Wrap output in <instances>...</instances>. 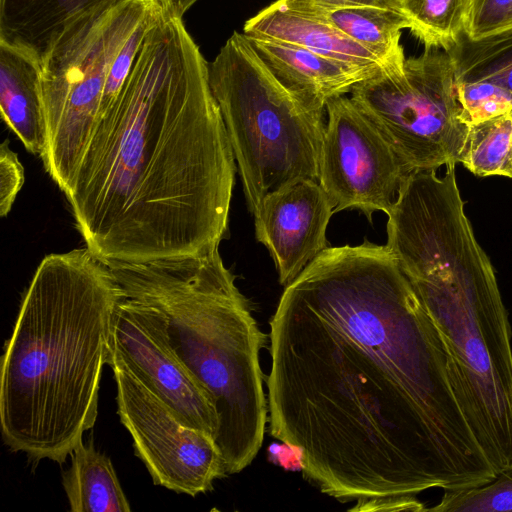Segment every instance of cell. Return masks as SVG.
<instances>
[{
  "instance_id": "6da1fadb",
  "label": "cell",
  "mask_w": 512,
  "mask_h": 512,
  "mask_svg": "<svg viewBox=\"0 0 512 512\" xmlns=\"http://www.w3.org/2000/svg\"><path fill=\"white\" fill-rule=\"evenodd\" d=\"M269 338V433L350 511H426L419 493L495 476L444 342L386 245L325 249L285 287Z\"/></svg>"
},
{
  "instance_id": "7a4b0ae2",
  "label": "cell",
  "mask_w": 512,
  "mask_h": 512,
  "mask_svg": "<svg viewBox=\"0 0 512 512\" xmlns=\"http://www.w3.org/2000/svg\"><path fill=\"white\" fill-rule=\"evenodd\" d=\"M208 70L182 17L166 8L65 193L100 259L197 254L227 237L237 166Z\"/></svg>"
},
{
  "instance_id": "3957f363",
  "label": "cell",
  "mask_w": 512,
  "mask_h": 512,
  "mask_svg": "<svg viewBox=\"0 0 512 512\" xmlns=\"http://www.w3.org/2000/svg\"><path fill=\"white\" fill-rule=\"evenodd\" d=\"M121 297L88 248L41 261L1 358L0 425L11 451L63 464L93 428Z\"/></svg>"
},
{
  "instance_id": "277c9868",
  "label": "cell",
  "mask_w": 512,
  "mask_h": 512,
  "mask_svg": "<svg viewBox=\"0 0 512 512\" xmlns=\"http://www.w3.org/2000/svg\"><path fill=\"white\" fill-rule=\"evenodd\" d=\"M104 262L207 393L219 418L215 442L225 473L241 472L261 448L268 423L260 366L266 335L219 248L147 262Z\"/></svg>"
},
{
  "instance_id": "5b68a950",
  "label": "cell",
  "mask_w": 512,
  "mask_h": 512,
  "mask_svg": "<svg viewBox=\"0 0 512 512\" xmlns=\"http://www.w3.org/2000/svg\"><path fill=\"white\" fill-rule=\"evenodd\" d=\"M398 264L444 342L457 402L498 473L512 465V344L493 266L458 209L422 221Z\"/></svg>"
},
{
  "instance_id": "8992f818",
  "label": "cell",
  "mask_w": 512,
  "mask_h": 512,
  "mask_svg": "<svg viewBox=\"0 0 512 512\" xmlns=\"http://www.w3.org/2000/svg\"><path fill=\"white\" fill-rule=\"evenodd\" d=\"M208 76L252 215L274 191L319 182L326 109L283 85L243 32L227 39Z\"/></svg>"
},
{
  "instance_id": "52a82bcc",
  "label": "cell",
  "mask_w": 512,
  "mask_h": 512,
  "mask_svg": "<svg viewBox=\"0 0 512 512\" xmlns=\"http://www.w3.org/2000/svg\"><path fill=\"white\" fill-rule=\"evenodd\" d=\"M163 0H118L68 29L41 64L46 172L66 193L98 123L105 86L119 51Z\"/></svg>"
},
{
  "instance_id": "ba28073f",
  "label": "cell",
  "mask_w": 512,
  "mask_h": 512,
  "mask_svg": "<svg viewBox=\"0 0 512 512\" xmlns=\"http://www.w3.org/2000/svg\"><path fill=\"white\" fill-rule=\"evenodd\" d=\"M351 99L376 126L406 174L457 163L469 126L462 119L450 55L424 49L357 84Z\"/></svg>"
},
{
  "instance_id": "9c48e42d",
  "label": "cell",
  "mask_w": 512,
  "mask_h": 512,
  "mask_svg": "<svg viewBox=\"0 0 512 512\" xmlns=\"http://www.w3.org/2000/svg\"><path fill=\"white\" fill-rule=\"evenodd\" d=\"M117 388V413L133 439L136 456L155 485L196 496L226 475L210 435L183 425L132 373L109 361Z\"/></svg>"
},
{
  "instance_id": "30bf717a",
  "label": "cell",
  "mask_w": 512,
  "mask_h": 512,
  "mask_svg": "<svg viewBox=\"0 0 512 512\" xmlns=\"http://www.w3.org/2000/svg\"><path fill=\"white\" fill-rule=\"evenodd\" d=\"M326 114L319 184L334 212L358 209L372 222L374 212H389L407 174L389 143L350 97L329 100Z\"/></svg>"
},
{
  "instance_id": "8fae6325",
  "label": "cell",
  "mask_w": 512,
  "mask_h": 512,
  "mask_svg": "<svg viewBox=\"0 0 512 512\" xmlns=\"http://www.w3.org/2000/svg\"><path fill=\"white\" fill-rule=\"evenodd\" d=\"M109 361L132 373L183 425L215 440L219 418L207 393L172 352L145 307L123 292L115 311Z\"/></svg>"
},
{
  "instance_id": "7c38bea8",
  "label": "cell",
  "mask_w": 512,
  "mask_h": 512,
  "mask_svg": "<svg viewBox=\"0 0 512 512\" xmlns=\"http://www.w3.org/2000/svg\"><path fill=\"white\" fill-rule=\"evenodd\" d=\"M334 207L319 182L301 180L268 194L254 216L255 236L270 253L279 283L289 285L328 248Z\"/></svg>"
},
{
  "instance_id": "4fadbf2b",
  "label": "cell",
  "mask_w": 512,
  "mask_h": 512,
  "mask_svg": "<svg viewBox=\"0 0 512 512\" xmlns=\"http://www.w3.org/2000/svg\"><path fill=\"white\" fill-rule=\"evenodd\" d=\"M249 39L283 85L322 109L329 100L351 93L357 84L384 68L346 63L292 44Z\"/></svg>"
},
{
  "instance_id": "5bb4252c",
  "label": "cell",
  "mask_w": 512,
  "mask_h": 512,
  "mask_svg": "<svg viewBox=\"0 0 512 512\" xmlns=\"http://www.w3.org/2000/svg\"><path fill=\"white\" fill-rule=\"evenodd\" d=\"M243 33L251 39L296 45L350 64L391 67L328 21L292 0H276L265 7L245 22Z\"/></svg>"
},
{
  "instance_id": "9a60e30c",
  "label": "cell",
  "mask_w": 512,
  "mask_h": 512,
  "mask_svg": "<svg viewBox=\"0 0 512 512\" xmlns=\"http://www.w3.org/2000/svg\"><path fill=\"white\" fill-rule=\"evenodd\" d=\"M118 0H0V44L43 63L59 38Z\"/></svg>"
},
{
  "instance_id": "2e32d148",
  "label": "cell",
  "mask_w": 512,
  "mask_h": 512,
  "mask_svg": "<svg viewBox=\"0 0 512 512\" xmlns=\"http://www.w3.org/2000/svg\"><path fill=\"white\" fill-rule=\"evenodd\" d=\"M0 109L24 147L41 157L46 145L41 65L5 44H0Z\"/></svg>"
},
{
  "instance_id": "e0dca14e",
  "label": "cell",
  "mask_w": 512,
  "mask_h": 512,
  "mask_svg": "<svg viewBox=\"0 0 512 512\" xmlns=\"http://www.w3.org/2000/svg\"><path fill=\"white\" fill-rule=\"evenodd\" d=\"M298 6L328 21L393 67L404 63L401 31L409 22L399 9L374 6L322 7L298 0Z\"/></svg>"
},
{
  "instance_id": "ac0fdd59",
  "label": "cell",
  "mask_w": 512,
  "mask_h": 512,
  "mask_svg": "<svg viewBox=\"0 0 512 512\" xmlns=\"http://www.w3.org/2000/svg\"><path fill=\"white\" fill-rule=\"evenodd\" d=\"M70 456L62 484L72 512L131 511L110 458L93 441L79 442Z\"/></svg>"
},
{
  "instance_id": "d6986e66",
  "label": "cell",
  "mask_w": 512,
  "mask_h": 512,
  "mask_svg": "<svg viewBox=\"0 0 512 512\" xmlns=\"http://www.w3.org/2000/svg\"><path fill=\"white\" fill-rule=\"evenodd\" d=\"M446 52L456 81H488L512 94V26L479 38L464 35Z\"/></svg>"
},
{
  "instance_id": "ffe728a7",
  "label": "cell",
  "mask_w": 512,
  "mask_h": 512,
  "mask_svg": "<svg viewBox=\"0 0 512 512\" xmlns=\"http://www.w3.org/2000/svg\"><path fill=\"white\" fill-rule=\"evenodd\" d=\"M474 0H398L409 30L425 49L448 51L467 35Z\"/></svg>"
},
{
  "instance_id": "44dd1931",
  "label": "cell",
  "mask_w": 512,
  "mask_h": 512,
  "mask_svg": "<svg viewBox=\"0 0 512 512\" xmlns=\"http://www.w3.org/2000/svg\"><path fill=\"white\" fill-rule=\"evenodd\" d=\"M474 175L512 174V110L469 125L458 157Z\"/></svg>"
},
{
  "instance_id": "7402d4cb",
  "label": "cell",
  "mask_w": 512,
  "mask_h": 512,
  "mask_svg": "<svg viewBox=\"0 0 512 512\" xmlns=\"http://www.w3.org/2000/svg\"><path fill=\"white\" fill-rule=\"evenodd\" d=\"M427 511L512 512V465L481 484L444 490L440 502Z\"/></svg>"
},
{
  "instance_id": "603a6c76",
  "label": "cell",
  "mask_w": 512,
  "mask_h": 512,
  "mask_svg": "<svg viewBox=\"0 0 512 512\" xmlns=\"http://www.w3.org/2000/svg\"><path fill=\"white\" fill-rule=\"evenodd\" d=\"M456 93L468 126L512 110V94L492 82L456 81Z\"/></svg>"
},
{
  "instance_id": "cb8c5ba5",
  "label": "cell",
  "mask_w": 512,
  "mask_h": 512,
  "mask_svg": "<svg viewBox=\"0 0 512 512\" xmlns=\"http://www.w3.org/2000/svg\"><path fill=\"white\" fill-rule=\"evenodd\" d=\"M512 26V0H474L467 36L479 38Z\"/></svg>"
},
{
  "instance_id": "d4e9b609",
  "label": "cell",
  "mask_w": 512,
  "mask_h": 512,
  "mask_svg": "<svg viewBox=\"0 0 512 512\" xmlns=\"http://www.w3.org/2000/svg\"><path fill=\"white\" fill-rule=\"evenodd\" d=\"M24 183V169L5 140L0 147V215H8Z\"/></svg>"
},
{
  "instance_id": "484cf974",
  "label": "cell",
  "mask_w": 512,
  "mask_h": 512,
  "mask_svg": "<svg viewBox=\"0 0 512 512\" xmlns=\"http://www.w3.org/2000/svg\"><path fill=\"white\" fill-rule=\"evenodd\" d=\"M269 460L275 465L288 471L303 470V454L299 447L282 442V444L273 443L268 450Z\"/></svg>"
},
{
  "instance_id": "4316f807",
  "label": "cell",
  "mask_w": 512,
  "mask_h": 512,
  "mask_svg": "<svg viewBox=\"0 0 512 512\" xmlns=\"http://www.w3.org/2000/svg\"><path fill=\"white\" fill-rule=\"evenodd\" d=\"M322 7L374 6L399 9L398 0H298Z\"/></svg>"
},
{
  "instance_id": "83f0119b",
  "label": "cell",
  "mask_w": 512,
  "mask_h": 512,
  "mask_svg": "<svg viewBox=\"0 0 512 512\" xmlns=\"http://www.w3.org/2000/svg\"><path fill=\"white\" fill-rule=\"evenodd\" d=\"M197 1L198 0H170L167 8L175 15L182 17Z\"/></svg>"
},
{
  "instance_id": "f1b7e54d",
  "label": "cell",
  "mask_w": 512,
  "mask_h": 512,
  "mask_svg": "<svg viewBox=\"0 0 512 512\" xmlns=\"http://www.w3.org/2000/svg\"><path fill=\"white\" fill-rule=\"evenodd\" d=\"M163 1L165 2L166 6L168 7V3L170 0H163Z\"/></svg>"
},
{
  "instance_id": "f546056e",
  "label": "cell",
  "mask_w": 512,
  "mask_h": 512,
  "mask_svg": "<svg viewBox=\"0 0 512 512\" xmlns=\"http://www.w3.org/2000/svg\"><path fill=\"white\" fill-rule=\"evenodd\" d=\"M510 178H512V174L510 175Z\"/></svg>"
}]
</instances>
